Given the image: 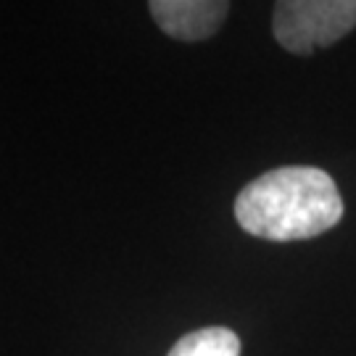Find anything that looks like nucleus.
<instances>
[{
	"label": "nucleus",
	"instance_id": "obj_1",
	"mask_svg": "<svg viewBox=\"0 0 356 356\" xmlns=\"http://www.w3.org/2000/svg\"><path fill=\"white\" fill-rule=\"evenodd\" d=\"M343 198L332 177L317 166H282L256 177L235 198V219L264 241H309L335 227Z\"/></svg>",
	"mask_w": 356,
	"mask_h": 356
},
{
	"label": "nucleus",
	"instance_id": "obj_2",
	"mask_svg": "<svg viewBox=\"0 0 356 356\" xmlns=\"http://www.w3.org/2000/svg\"><path fill=\"white\" fill-rule=\"evenodd\" d=\"M356 26V0H277L272 29L285 51L309 56Z\"/></svg>",
	"mask_w": 356,
	"mask_h": 356
},
{
	"label": "nucleus",
	"instance_id": "obj_3",
	"mask_svg": "<svg viewBox=\"0 0 356 356\" xmlns=\"http://www.w3.org/2000/svg\"><path fill=\"white\" fill-rule=\"evenodd\" d=\"M153 22L175 40L198 42L211 38L227 16L229 0H148Z\"/></svg>",
	"mask_w": 356,
	"mask_h": 356
},
{
	"label": "nucleus",
	"instance_id": "obj_4",
	"mask_svg": "<svg viewBox=\"0 0 356 356\" xmlns=\"http://www.w3.org/2000/svg\"><path fill=\"white\" fill-rule=\"evenodd\" d=\"M166 356H241V341L227 327H204L179 338Z\"/></svg>",
	"mask_w": 356,
	"mask_h": 356
}]
</instances>
